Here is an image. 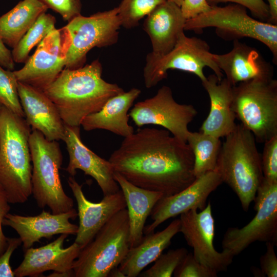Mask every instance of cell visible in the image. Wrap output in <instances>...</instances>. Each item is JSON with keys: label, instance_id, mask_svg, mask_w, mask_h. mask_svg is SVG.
I'll return each mask as SVG.
<instances>
[{"label": "cell", "instance_id": "f1b7e54d", "mask_svg": "<svg viewBox=\"0 0 277 277\" xmlns=\"http://www.w3.org/2000/svg\"><path fill=\"white\" fill-rule=\"evenodd\" d=\"M56 19L46 12L41 14L11 51L14 63H25L32 49L55 29Z\"/></svg>", "mask_w": 277, "mask_h": 277}, {"label": "cell", "instance_id": "ac0fdd59", "mask_svg": "<svg viewBox=\"0 0 277 277\" xmlns=\"http://www.w3.org/2000/svg\"><path fill=\"white\" fill-rule=\"evenodd\" d=\"M66 145L69 156L65 170L74 176L76 170L80 169L85 174L93 177L100 187L104 196L117 192L120 188L114 179V170L110 162L88 148L81 137L80 126L65 125L63 138Z\"/></svg>", "mask_w": 277, "mask_h": 277}, {"label": "cell", "instance_id": "2e32d148", "mask_svg": "<svg viewBox=\"0 0 277 277\" xmlns=\"http://www.w3.org/2000/svg\"><path fill=\"white\" fill-rule=\"evenodd\" d=\"M68 235L62 234L46 245L25 250L23 261L13 271L15 276H38L49 270L54 272L49 276H74L73 265L81 248L75 242L64 248Z\"/></svg>", "mask_w": 277, "mask_h": 277}, {"label": "cell", "instance_id": "4dcf8cb0", "mask_svg": "<svg viewBox=\"0 0 277 277\" xmlns=\"http://www.w3.org/2000/svg\"><path fill=\"white\" fill-rule=\"evenodd\" d=\"M13 71L0 65V103L17 115L25 118Z\"/></svg>", "mask_w": 277, "mask_h": 277}, {"label": "cell", "instance_id": "484cf974", "mask_svg": "<svg viewBox=\"0 0 277 277\" xmlns=\"http://www.w3.org/2000/svg\"><path fill=\"white\" fill-rule=\"evenodd\" d=\"M114 179L125 199L129 217L130 248L133 247L142 240L146 221L154 205L164 195L160 192L137 187L116 172H114Z\"/></svg>", "mask_w": 277, "mask_h": 277}, {"label": "cell", "instance_id": "9c48e42d", "mask_svg": "<svg viewBox=\"0 0 277 277\" xmlns=\"http://www.w3.org/2000/svg\"><path fill=\"white\" fill-rule=\"evenodd\" d=\"M210 68L221 81L223 73L210 51V46L204 40L196 37H188L184 32L180 36L173 48L166 54L159 56L151 52L146 58L143 76L146 88H150L167 77V71L176 69L193 73L201 81L206 76L204 68Z\"/></svg>", "mask_w": 277, "mask_h": 277}, {"label": "cell", "instance_id": "1f68e13d", "mask_svg": "<svg viewBox=\"0 0 277 277\" xmlns=\"http://www.w3.org/2000/svg\"><path fill=\"white\" fill-rule=\"evenodd\" d=\"M184 247L171 249L165 253H162L154 261V264L148 269L141 272L142 277H170L188 253Z\"/></svg>", "mask_w": 277, "mask_h": 277}, {"label": "cell", "instance_id": "b9f144b4", "mask_svg": "<svg viewBox=\"0 0 277 277\" xmlns=\"http://www.w3.org/2000/svg\"><path fill=\"white\" fill-rule=\"evenodd\" d=\"M269 18L268 23L277 25V0H267Z\"/></svg>", "mask_w": 277, "mask_h": 277}, {"label": "cell", "instance_id": "f35d334b", "mask_svg": "<svg viewBox=\"0 0 277 277\" xmlns=\"http://www.w3.org/2000/svg\"><path fill=\"white\" fill-rule=\"evenodd\" d=\"M8 245L4 252L0 256V277H14V271L10 265L13 252L22 243L19 238H8Z\"/></svg>", "mask_w": 277, "mask_h": 277}, {"label": "cell", "instance_id": "f6af8a7d", "mask_svg": "<svg viewBox=\"0 0 277 277\" xmlns=\"http://www.w3.org/2000/svg\"><path fill=\"white\" fill-rule=\"evenodd\" d=\"M2 106V105L0 103V114H1V111Z\"/></svg>", "mask_w": 277, "mask_h": 277}, {"label": "cell", "instance_id": "3957f363", "mask_svg": "<svg viewBox=\"0 0 277 277\" xmlns=\"http://www.w3.org/2000/svg\"><path fill=\"white\" fill-rule=\"evenodd\" d=\"M30 126L2 105L0 114V186L11 204L24 203L32 194Z\"/></svg>", "mask_w": 277, "mask_h": 277}, {"label": "cell", "instance_id": "ee69618b", "mask_svg": "<svg viewBox=\"0 0 277 277\" xmlns=\"http://www.w3.org/2000/svg\"><path fill=\"white\" fill-rule=\"evenodd\" d=\"M172 2L180 7L182 0H167Z\"/></svg>", "mask_w": 277, "mask_h": 277}, {"label": "cell", "instance_id": "7bdbcfd3", "mask_svg": "<svg viewBox=\"0 0 277 277\" xmlns=\"http://www.w3.org/2000/svg\"><path fill=\"white\" fill-rule=\"evenodd\" d=\"M108 276L110 277H126L123 272L119 269L118 267L113 268L109 272Z\"/></svg>", "mask_w": 277, "mask_h": 277}, {"label": "cell", "instance_id": "44dd1931", "mask_svg": "<svg viewBox=\"0 0 277 277\" xmlns=\"http://www.w3.org/2000/svg\"><path fill=\"white\" fill-rule=\"evenodd\" d=\"M213 58L232 86L253 79L273 76V66L260 52L254 47L238 39L233 41L232 49L229 52L213 53Z\"/></svg>", "mask_w": 277, "mask_h": 277}, {"label": "cell", "instance_id": "4316f807", "mask_svg": "<svg viewBox=\"0 0 277 277\" xmlns=\"http://www.w3.org/2000/svg\"><path fill=\"white\" fill-rule=\"evenodd\" d=\"M48 8L38 0H22L0 16V38L13 48Z\"/></svg>", "mask_w": 277, "mask_h": 277}, {"label": "cell", "instance_id": "d6a6232c", "mask_svg": "<svg viewBox=\"0 0 277 277\" xmlns=\"http://www.w3.org/2000/svg\"><path fill=\"white\" fill-rule=\"evenodd\" d=\"M217 272L200 263L189 252L185 255L173 272L175 277H216Z\"/></svg>", "mask_w": 277, "mask_h": 277}, {"label": "cell", "instance_id": "9a60e30c", "mask_svg": "<svg viewBox=\"0 0 277 277\" xmlns=\"http://www.w3.org/2000/svg\"><path fill=\"white\" fill-rule=\"evenodd\" d=\"M223 183L216 171L208 172L196 178L187 187L173 195L163 197L154 205L151 213L152 222L144 227L147 234L166 220L193 209H204L209 195Z\"/></svg>", "mask_w": 277, "mask_h": 277}, {"label": "cell", "instance_id": "ba28073f", "mask_svg": "<svg viewBox=\"0 0 277 277\" xmlns=\"http://www.w3.org/2000/svg\"><path fill=\"white\" fill-rule=\"evenodd\" d=\"M208 27L215 28L217 35L226 41L250 37L262 42L271 52L273 63L277 64V25L252 18L245 7L236 4L212 6L207 12L186 20L184 30L199 31Z\"/></svg>", "mask_w": 277, "mask_h": 277}, {"label": "cell", "instance_id": "ab89813d", "mask_svg": "<svg viewBox=\"0 0 277 277\" xmlns=\"http://www.w3.org/2000/svg\"><path fill=\"white\" fill-rule=\"evenodd\" d=\"M6 195L0 186V256L4 252L8 245V240L2 229L3 221L10 210Z\"/></svg>", "mask_w": 277, "mask_h": 277}, {"label": "cell", "instance_id": "d6986e66", "mask_svg": "<svg viewBox=\"0 0 277 277\" xmlns=\"http://www.w3.org/2000/svg\"><path fill=\"white\" fill-rule=\"evenodd\" d=\"M77 212L74 208L64 213L55 214L43 210L35 216H23L7 213L3 225L11 227L16 231L22 241L25 251L32 247L42 238L50 239L56 234L76 235L78 225L71 223Z\"/></svg>", "mask_w": 277, "mask_h": 277}, {"label": "cell", "instance_id": "d4e9b609", "mask_svg": "<svg viewBox=\"0 0 277 277\" xmlns=\"http://www.w3.org/2000/svg\"><path fill=\"white\" fill-rule=\"evenodd\" d=\"M180 228V220L175 219L162 231L145 234L138 245L129 248L118 267L119 269L126 277L138 276L170 245Z\"/></svg>", "mask_w": 277, "mask_h": 277}, {"label": "cell", "instance_id": "60d3db41", "mask_svg": "<svg viewBox=\"0 0 277 277\" xmlns=\"http://www.w3.org/2000/svg\"><path fill=\"white\" fill-rule=\"evenodd\" d=\"M0 65L4 68L13 70L14 68V62L13 60L11 51L7 48L0 38Z\"/></svg>", "mask_w": 277, "mask_h": 277}, {"label": "cell", "instance_id": "8992f818", "mask_svg": "<svg viewBox=\"0 0 277 277\" xmlns=\"http://www.w3.org/2000/svg\"><path fill=\"white\" fill-rule=\"evenodd\" d=\"M130 248L127 208L114 215L94 239L81 249L74 262V277H108L118 267Z\"/></svg>", "mask_w": 277, "mask_h": 277}, {"label": "cell", "instance_id": "4fadbf2b", "mask_svg": "<svg viewBox=\"0 0 277 277\" xmlns=\"http://www.w3.org/2000/svg\"><path fill=\"white\" fill-rule=\"evenodd\" d=\"M71 42L65 26L50 32L38 44L24 66L13 71L17 81L42 91L65 68Z\"/></svg>", "mask_w": 277, "mask_h": 277}, {"label": "cell", "instance_id": "30bf717a", "mask_svg": "<svg viewBox=\"0 0 277 277\" xmlns=\"http://www.w3.org/2000/svg\"><path fill=\"white\" fill-rule=\"evenodd\" d=\"M255 215L242 228L229 227L222 241L223 250L234 256L253 243H277V182L263 177L254 200Z\"/></svg>", "mask_w": 277, "mask_h": 277}, {"label": "cell", "instance_id": "7a4b0ae2", "mask_svg": "<svg viewBox=\"0 0 277 277\" xmlns=\"http://www.w3.org/2000/svg\"><path fill=\"white\" fill-rule=\"evenodd\" d=\"M102 74L98 60L76 69L65 68L42 90L55 105L65 125L81 126L86 116L124 92L117 84L105 81Z\"/></svg>", "mask_w": 277, "mask_h": 277}, {"label": "cell", "instance_id": "8fae6325", "mask_svg": "<svg viewBox=\"0 0 277 277\" xmlns=\"http://www.w3.org/2000/svg\"><path fill=\"white\" fill-rule=\"evenodd\" d=\"M118 7L98 12L89 16L81 14L68 22L65 27L71 37L65 68L83 66L87 53L94 47H104L115 44L121 26Z\"/></svg>", "mask_w": 277, "mask_h": 277}, {"label": "cell", "instance_id": "f546056e", "mask_svg": "<svg viewBox=\"0 0 277 277\" xmlns=\"http://www.w3.org/2000/svg\"><path fill=\"white\" fill-rule=\"evenodd\" d=\"M167 0H123L117 7L121 26L130 29L148 15L158 5Z\"/></svg>", "mask_w": 277, "mask_h": 277}, {"label": "cell", "instance_id": "e0dca14e", "mask_svg": "<svg viewBox=\"0 0 277 277\" xmlns=\"http://www.w3.org/2000/svg\"><path fill=\"white\" fill-rule=\"evenodd\" d=\"M67 182L77 205L79 225L74 242L82 249L114 215L126 208V203L121 189L104 195L100 202L94 203L86 198L82 185L74 176H69Z\"/></svg>", "mask_w": 277, "mask_h": 277}, {"label": "cell", "instance_id": "277c9868", "mask_svg": "<svg viewBox=\"0 0 277 277\" xmlns=\"http://www.w3.org/2000/svg\"><path fill=\"white\" fill-rule=\"evenodd\" d=\"M225 137L215 170L223 183L235 192L243 209L247 211L264 177L261 155L254 135L241 124H236Z\"/></svg>", "mask_w": 277, "mask_h": 277}, {"label": "cell", "instance_id": "d590c367", "mask_svg": "<svg viewBox=\"0 0 277 277\" xmlns=\"http://www.w3.org/2000/svg\"><path fill=\"white\" fill-rule=\"evenodd\" d=\"M209 3L231 2L241 5L250 10L259 21L267 23L269 18L268 5L263 0H207Z\"/></svg>", "mask_w": 277, "mask_h": 277}, {"label": "cell", "instance_id": "6da1fadb", "mask_svg": "<svg viewBox=\"0 0 277 277\" xmlns=\"http://www.w3.org/2000/svg\"><path fill=\"white\" fill-rule=\"evenodd\" d=\"M108 161L128 182L164 197L180 192L196 179L190 146L165 129H138L124 137Z\"/></svg>", "mask_w": 277, "mask_h": 277}, {"label": "cell", "instance_id": "74e56055", "mask_svg": "<svg viewBox=\"0 0 277 277\" xmlns=\"http://www.w3.org/2000/svg\"><path fill=\"white\" fill-rule=\"evenodd\" d=\"M212 6L207 0H182L180 7L183 16L187 20L207 12Z\"/></svg>", "mask_w": 277, "mask_h": 277}, {"label": "cell", "instance_id": "52a82bcc", "mask_svg": "<svg viewBox=\"0 0 277 277\" xmlns=\"http://www.w3.org/2000/svg\"><path fill=\"white\" fill-rule=\"evenodd\" d=\"M236 118L264 143L277 135V81L256 78L233 86Z\"/></svg>", "mask_w": 277, "mask_h": 277}, {"label": "cell", "instance_id": "836d02e7", "mask_svg": "<svg viewBox=\"0 0 277 277\" xmlns=\"http://www.w3.org/2000/svg\"><path fill=\"white\" fill-rule=\"evenodd\" d=\"M261 164L265 179L277 182V135L264 143Z\"/></svg>", "mask_w": 277, "mask_h": 277}, {"label": "cell", "instance_id": "e575fe53", "mask_svg": "<svg viewBox=\"0 0 277 277\" xmlns=\"http://www.w3.org/2000/svg\"><path fill=\"white\" fill-rule=\"evenodd\" d=\"M48 9L61 15L64 20L69 22L81 14V0H38Z\"/></svg>", "mask_w": 277, "mask_h": 277}, {"label": "cell", "instance_id": "603a6c76", "mask_svg": "<svg viewBox=\"0 0 277 277\" xmlns=\"http://www.w3.org/2000/svg\"><path fill=\"white\" fill-rule=\"evenodd\" d=\"M186 21L180 6L172 2L166 1L155 8L143 24L151 42V52L159 56L169 52L184 32Z\"/></svg>", "mask_w": 277, "mask_h": 277}, {"label": "cell", "instance_id": "7c38bea8", "mask_svg": "<svg viewBox=\"0 0 277 277\" xmlns=\"http://www.w3.org/2000/svg\"><path fill=\"white\" fill-rule=\"evenodd\" d=\"M197 114L193 105L178 103L171 88L163 86L153 96L135 104L128 114L138 127L149 124L162 126L186 142L188 125Z\"/></svg>", "mask_w": 277, "mask_h": 277}, {"label": "cell", "instance_id": "8d00e7d4", "mask_svg": "<svg viewBox=\"0 0 277 277\" xmlns=\"http://www.w3.org/2000/svg\"><path fill=\"white\" fill-rule=\"evenodd\" d=\"M274 246L272 242H266V252L260 258V270L263 276H277V257Z\"/></svg>", "mask_w": 277, "mask_h": 277}, {"label": "cell", "instance_id": "83f0119b", "mask_svg": "<svg viewBox=\"0 0 277 277\" xmlns=\"http://www.w3.org/2000/svg\"><path fill=\"white\" fill-rule=\"evenodd\" d=\"M186 142L194 156V173L196 178L215 170L222 145L220 138L201 131H189Z\"/></svg>", "mask_w": 277, "mask_h": 277}, {"label": "cell", "instance_id": "cb8c5ba5", "mask_svg": "<svg viewBox=\"0 0 277 277\" xmlns=\"http://www.w3.org/2000/svg\"><path fill=\"white\" fill-rule=\"evenodd\" d=\"M141 92L133 88L112 97L100 110L86 116L81 126L86 131L104 129L124 137L130 135L134 131L128 123V111Z\"/></svg>", "mask_w": 277, "mask_h": 277}, {"label": "cell", "instance_id": "5b68a950", "mask_svg": "<svg viewBox=\"0 0 277 277\" xmlns=\"http://www.w3.org/2000/svg\"><path fill=\"white\" fill-rule=\"evenodd\" d=\"M29 142L32 163V194L38 206L48 207L55 214L72 210L73 200L66 194L61 181L63 156L59 144L47 140L34 129Z\"/></svg>", "mask_w": 277, "mask_h": 277}, {"label": "cell", "instance_id": "7402d4cb", "mask_svg": "<svg viewBox=\"0 0 277 277\" xmlns=\"http://www.w3.org/2000/svg\"><path fill=\"white\" fill-rule=\"evenodd\" d=\"M202 83L209 95L210 107L200 131L220 138L225 137L236 125L232 108L233 86L226 78L220 81L215 74L208 75Z\"/></svg>", "mask_w": 277, "mask_h": 277}, {"label": "cell", "instance_id": "5bb4252c", "mask_svg": "<svg viewBox=\"0 0 277 277\" xmlns=\"http://www.w3.org/2000/svg\"><path fill=\"white\" fill-rule=\"evenodd\" d=\"M179 219V232L192 248L194 258L217 273L226 271L234 256L224 250L219 252L214 248V220L210 202L200 212L196 209L189 210L180 214Z\"/></svg>", "mask_w": 277, "mask_h": 277}, {"label": "cell", "instance_id": "ffe728a7", "mask_svg": "<svg viewBox=\"0 0 277 277\" xmlns=\"http://www.w3.org/2000/svg\"><path fill=\"white\" fill-rule=\"evenodd\" d=\"M17 88L28 124L48 140H62L65 124L51 100L43 91L29 85L18 82Z\"/></svg>", "mask_w": 277, "mask_h": 277}]
</instances>
